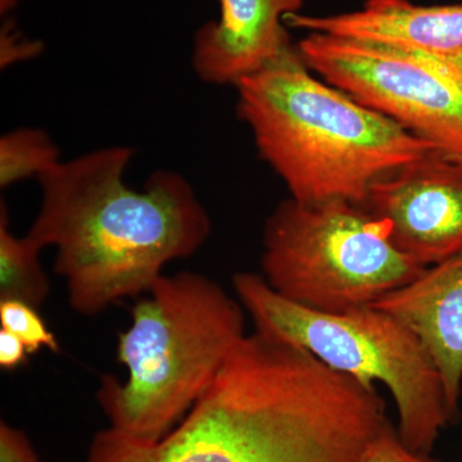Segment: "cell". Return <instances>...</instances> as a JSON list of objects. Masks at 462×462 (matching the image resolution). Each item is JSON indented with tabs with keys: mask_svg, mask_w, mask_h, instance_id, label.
I'll list each match as a JSON object with an SVG mask.
<instances>
[{
	"mask_svg": "<svg viewBox=\"0 0 462 462\" xmlns=\"http://www.w3.org/2000/svg\"><path fill=\"white\" fill-rule=\"evenodd\" d=\"M380 425L363 385L254 330L166 436L148 442L108 428L85 462H361Z\"/></svg>",
	"mask_w": 462,
	"mask_h": 462,
	"instance_id": "6da1fadb",
	"label": "cell"
},
{
	"mask_svg": "<svg viewBox=\"0 0 462 462\" xmlns=\"http://www.w3.org/2000/svg\"><path fill=\"white\" fill-rule=\"evenodd\" d=\"M263 245L267 284L329 314L372 306L427 269L394 245L387 220L345 200H284L266 218Z\"/></svg>",
	"mask_w": 462,
	"mask_h": 462,
	"instance_id": "8992f818",
	"label": "cell"
},
{
	"mask_svg": "<svg viewBox=\"0 0 462 462\" xmlns=\"http://www.w3.org/2000/svg\"><path fill=\"white\" fill-rule=\"evenodd\" d=\"M361 462H439L404 445L391 421L379 431L365 451Z\"/></svg>",
	"mask_w": 462,
	"mask_h": 462,
	"instance_id": "9a60e30c",
	"label": "cell"
},
{
	"mask_svg": "<svg viewBox=\"0 0 462 462\" xmlns=\"http://www.w3.org/2000/svg\"><path fill=\"white\" fill-rule=\"evenodd\" d=\"M42 248L29 236H16L9 230L7 206L0 211V300H21L39 307L51 293V282L42 270Z\"/></svg>",
	"mask_w": 462,
	"mask_h": 462,
	"instance_id": "7c38bea8",
	"label": "cell"
},
{
	"mask_svg": "<svg viewBox=\"0 0 462 462\" xmlns=\"http://www.w3.org/2000/svg\"><path fill=\"white\" fill-rule=\"evenodd\" d=\"M245 311L202 273L161 276L118 334L117 361L127 378L100 379L97 398L109 428L148 442L166 436L247 336Z\"/></svg>",
	"mask_w": 462,
	"mask_h": 462,
	"instance_id": "277c9868",
	"label": "cell"
},
{
	"mask_svg": "<svg viewBox=\"0 0 462 462\" xmlns=\"http://www.w3.org/2000/svg\"><path fill=\"white\" fill-rule=\"evenodd\" d=\"M60 162V149L44 130L23 127L0 138L2 189L23 179L39 178Z\"/></svg>",
	"mask_w": 462,
	"mask_h": 462,
	"instance_id": "4fadbf2b",
	"label": "cell"
},
{
	"mask_svg": "<svg viewBox=\"0 0 462 462\" xmlns=\"http://www.w3.org/2000/svg\"><path fill=\"white\" fill-rule=\"evenodd\" d=\"M220 17L194 36L191 66L203 83L234 85L278 57L291 36L288 14L303 0H217Z\"/></svg>",
	"mask_w": 462,
	"mask_h": 462,
	"instance_id": "9c48e42d",
	"label": "cell"
},
{
	"mask_svg": "<svg viewBox=\"0 0 462 462\" xmlns=\"http://www.w3.org/2000/svg\"><path fill=\"white\" fill-rule=\"evenodd\" d=\"M29 355L23 340L18 339L11 331L0 330V366L3 370L17 369L25 364L26 356Z\"/></svg>",
	"mask_w": 462,
	"mask_h": 462,
	"instance_id": "ac0fdd59",
	"label": "cell"
},
{
	"mask_svg": "<svg viewBox=\"0 0 462 462\" xmlns=\"http://www.w3.org/2000/svg\"><path fill=\"white\" fill-rule=\"evenodd\" d=\"M236 88L240 120L297 202L364 205L376 181L437 149L315 78L291 44Z\"/></svg>",
	"mask_w": 462,
	"mask_h": 462,
	"instance_id": "3957f363",
	"label": "cell"
},
{
	"mask_svg": "<svg viewBox=\"0 0 462 462\" xmlns=\"http://www.w3.org/2000/svg\"><path fill=\"white\" fill-rule=\"evenodd\" d=\"M0 322L3 329L23 340L29 355L42 348H48L54 354L60 351L56 336L48 329L35 307L21 300H0Z\"/></svg>",
	"mask_w": 462,
	"mask_h": 462,
	"instance_id": "5bb4252c",
	"label": "cell"
},
{
	"mask_svg": "<svg viewBox=\"0 0 462 462\" xmlns=\"http://www.w3.org/2000/svg\"><path fill=\"white\" fill-rule=\"evenodd\" d=\"M233 287L257 331L364 384H384L396 403L398 436L412 451L430 455L440 431L457 420L430 352L394 316L374 306L314 311L276 293L258 273H236Z\"/></svg>",
	"mask_w": 462,
	"mask_h": 462,
	"instance_id": "5b68a950",
	"label": "cell"
},
{
	"mask_svg": "<svg viewBox=\"0 0 462 462\" xmlns=\"http://www.w3.org/2000/svg\"><path fill=\"white\" fill-rule=\"evenodd\" d=\"M133 156L129 147L100 148L38 178L41 208L27 236L56 249L54 273L78 314L148 293L166 263L193 256L211 236L208 212L181 173L157 170L142 191L125 182Z\"/></svg>",
	"mask_w": 462,
	"mask_h": 462,
	"instance_id": "7a4b0ae2",
	"label": "cell"
},
{
	"mask_svg": "<svg viewBox=\"0 0 462 462\" xmlns=\"http://www.w3.org/2000/svg\"><path fill=\"white\" fill-rule=\"evenodd\" d=\"M402 321L428 349L447 398L460 415L462 389V257L427 267L413 281L373 303Z\"/></svg>",
	"mask_w": 462,
	"mask_h": 462,
	"instance_id": "8fae6325",
	"label": "cell"
},
{
	"mask_svg": "<svg viewBox=\"0 0 462 462\" xmlns=\"http://www.w3.org/2000/svg\"><path fill=\"white\" fill-rule=\"evenodd\" d=\"M0 462H42L25 431L0 424Z\"/></svg>",
	"mask_w": 462,
	"mask_h": 462,
	"instance_id": "e0dca14e",
	"label": "cell"
},
{
	"mask_svg": "<svg viewBox=\"0 0 462 462\" xmlns=\"http://www.w3.org/2000/svg\"><path fill=\"white\" fill-rule=\"evenodd\" d=\"M363 206L421 266L462 257V158L431 149L376 181Z\"/></svg>",
	"mask_w": 462,
	"mask_h": 462,
	"instance_id": "ba28073f",
	"label": "cell"
},
{
	"mask_svg": "<svg viewBox=\"0 0 462 462\" xmlns=\"http://www.w3.org/2000/svg\"><path fill=\"white\" fill-rule=\"evenodd\" d=\"M284 23L309 32L379 42L431 56L462 57V5L366 0L360 9L333 16L288 14Z\"/></svg>",
	"mask_w": 462,
	"mask_h": 462,
	"instance_id": "30bf717a",
	"label": "cell"
},
{
	"mask_svg": "<svg viewBox=\"0 0 462 462\" xmlns=\"http://www.w3.org/2000/svg\"><path fill=\"white\" fill-rule=\"evenodd\" d=\"M297 48L322 80L438 151L462 158V57L318 32Z\"/></svg>",
	"mask_w": 462,
	"mask_h": 462,
	"instance_id": "52a82bcc",
	"label": "cell"
},
{
	"mask_svg": "<svg viewBox=\"0 0 462 462\" xmlns=\"http://www.w3.org/2000/svg\"><path fill=\"white\" fill-rule=\"evenodd\" d=\"M42 51L41 42L23 35L16 25L7 20L0 32V67L2 69L18 62L32 60Z\"/></svg>",
	"mask_w": 462,
	"mask_h": 462,
	"instance_id": "2e32d148",
	"label": "cell"
},
{
	"mask_svg": "<svg viewBox=\"0 0 462 462\" xmlns=\"http://www.w3.org/2000/svg\"><path fill=\"white\" fill-rule=\"evenodd\" d=\"M18 2H20V0H0V14H2L3 16H5V14L7 16L9 12L16 7Z\"/></svg>",
	"mask_w": 462,
	"mask_h": 462,
	"instance_id": "d6986e66",
	"label": "cell"
}]
</instances>
